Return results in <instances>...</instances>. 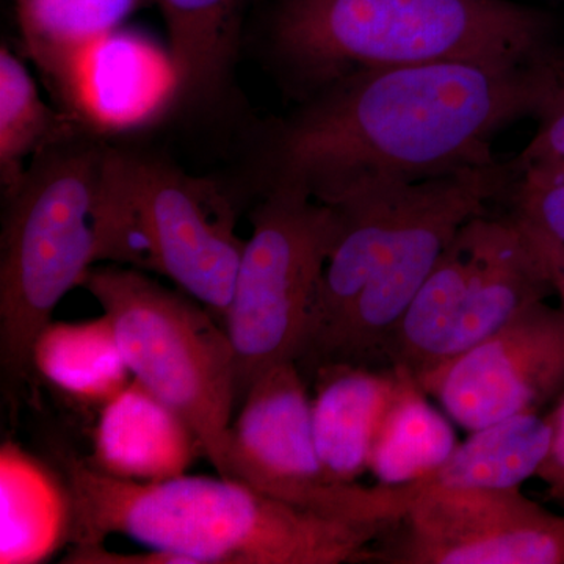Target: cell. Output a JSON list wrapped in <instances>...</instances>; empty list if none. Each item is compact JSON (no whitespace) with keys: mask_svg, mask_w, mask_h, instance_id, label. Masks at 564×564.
I'll return each mask as SVG.
<instances>
[{"mask_svg":"<svg viewBox=\"0 0 564 564\" xmlns=\"http://www.w3.org/2000/svg\"><path fill=\"white\" fill-rule=\"evenodd\" d=\"M503 204L518 220L564 247V174L518 173Z\"/></svg>","mask_w":564,"mask_h":564,"instance_id":"cell-24","label":"cell"},{"mask_svg":"<svg viewBox=\"0 0 564 564\" xmlns=\"http://www.w3.org/2000/svg\"><path fill=\"white\" fill-rule=\"evenodd\" d=\"M198 452L187 421L132 380L99 411L88 462L113 477L161 481L187 473Z\"/></svg>","mask_w":564,"mask_h":564,"instance_id":"cell-14","label":"cell"},{"mask_svg":"<svg viewBox=\"0 0 564 564\" xmlns=\"http://www.w3.org/2000/svg\"><path fill=\"white\" fill-rule=\"evenodd\" d=\"M552 55L532 65L425 63L336 82L273 126L265 185H295L333 204L496 162L494 137L543 106Z\"/></svg>","mask_w":564,"mask_h":564,"instance_id":"cell-1","label":"cell"},{"mask_svg":"<svg viewBox=\"0 0 564 564\" xmlns=\"http://www.w3.org/2000/svg\"><path fill=\"white\" fill-rule=\"evenodd\" d=\"M32 372L85 406L102 408L133 380L109 315L51 322L36 337Z\"/></svg>","mask_w":564,"mask_h":564,"instance_id":"cell-20","label":"cell"},{"mask_svg":"<svg viewBox=\"0 0 564 564\" xmlns=\"http://www.w3.org/2000/svg\"><path fill=\"white\" fill-rule=\"evenodd\" d=\"M393 369L397 383L375 433L369 473L378 484L402 486L436 473L459 443L452 419L430 403L414 375Z\"/></svg>","mask_w":564,"mask_h":564,"instance_id":"cell-21","label":"cell"},{"mask_svg":"<svg viewBox=\"0 0 564 564\" xmlns=\"http://www.w3.org/2000/svg\"><path fill=\"white\" fill-rule=\"evenodd\" d=\"M513 163L347 196L332 206L336 237L318 284L299 366H366L464 223L503 204Z\"/></svg>","mask_w":564,"mask_h":564,"instance_id":"cell-3","label":"cell"},{"mask_svg":"<svg viewBox=\"0 0 564 564\" xmlns=\"http://www.w3.org/2000/svg\"><path fill=\"white\" fill-rule=\"evenodd\" d=\"M313 429L323 466L334 480L356 484L369 473L378 423L397 383L393 367L326 364L315 370Z\"/></svg>","mask_w":564,"mask_h":564,"instance_id":"cell-15","label":"cell"},{"mask_svg":"<svg viewBox=\"0 0 564 564\" xmlns=\"http://www.w3.org/2000/svg\"><path fill=\"white\" fill-rule=\"evenodd\" d=\"M552 33L547 14L511 0H280L269 52L300 104L370 70L544 62L558 47Z\"/></svg>","mask_w":564,"mask_h":564,"instance_id":"cell-4","label":"cell"},{"mask_svg":"<svg viewBox=\"0 0 564 564\" xmlns=\"http://www.w3.org/2000/svg\"><path fill=\"white\" fill-rule=\"evenodd\" d=\"M174 102L177 76L170 52L118 29L85 52L66 113L93 133L131 131Z\"/></svg>","mask_w":564,"mask_h":564,"instance_id":"cell-12","label":"cell"},{"mask_svg":"<svg viewBox=\"0 0 564 564\" xmlns=\"http://www.w3.org/2000/svg\"><path fill=\"white\" fill-rule=\"evenodd\" d=\"M555 57H556V61L564 63V46L556 47Z\"/></svg>","mask_w":564,"mask_h":564,"instance_id":"cell-28","label":"cell"},{"mask_svg":"<svg viewBox=\"0 0 564 564\" xmlns=\"http://www.w3.org/2000/svg\"><path fill=\"white\" fill-rule=\"evenodd\" d=\"M177 76V101L207 104L231 79L245 0H158Z\"/></svg>","mask_w":564,"mask_h":564,"instance_id":"cell-19","label":"cell"},{"mask_svg":"<svg viewBox=\"0 0 564 564\" xmlns=\"http://www.w3.org/2000/svg\"><path fill=\"white\" fill-rule=\"evenodd\" d=\"M215 182L144 152L107 147L99 176L101 262L172 280L225 322L245 243Z\"/></svg>","mask_w":564,"mask_h":564,"instance_id":"cell-6","label":"cell"},{"mask_svg":"<svg viewBox=\"0 0 564 564\" xmlns=\"http://www.w3.org/2000/svg\"><path fill=\"white\" fill-rule=\"evenodd\" d=\"M223 477L323 518L392 525L421 496L423 481L362 486L334 480L313 429V400L296 361L270 367L252 383L229 430Z\"/></svg>","mask_w":564,"mask_h":564,"instance_id":"cell-9","label":"cell"},{"mask_svg":"<svg viewBox=\"0 0 564 564\" xmlns=\"http://www.w3.org/2000/svg\"><path fill=\"white\" fill-rule=\"evenodd\" d=\"M547 417L552 425L551 448L536 477L547 486L552 499L564 502V393Z\"/></svg>","mask_w":564,"mask_h":564,"instance_id":"cell-26","label":"cell"},{"mask_svg":"<svg viewBox=\"0 0 564 564\" xmlns=\"http://www.w3.org/2000/svg\"><path fill=\"white\" fill-rule=\"evenodd\" d=\"M362 562L386 564H564V516L521 488L425 486Z\"/></svg>","mask_w":564,"mask_h":564,"instance_id":"cell-10","label":"cell"},{"mask_svg":"<svg viewBox=\"0 0 564 564\" xmlns=\"http://www.w3.org/2000/svg\"><path fill=\"white\" fill-rule=\"evenodd\" d=\"M90 132L76 118L41 99L24 63L7 46L0 50V180L10 198L24 181L25 162L55 144Z\"/></svg>","mask_w":564,"mask_h":564,"instance_id":"cell-23","label":"cell"},{"mask_svg":"<svg viewBox=\"0 0 564 564\" xmlns=\"http://www.w3.org/2000/svg\"><path fill=\"white\" fill-rule=\"evenodd\" d=\"M552 425L547 415L525 413L470 432L425 486L444 488H521L549 454Z\"/></svg>","mask_w":564,"mask_h":564,"instance_id":"cell-22","label":"cell"},{"mask_svg":"<svg viewBox=\"0 0 564 564\" xmlns=\"http://www.w3.org/2000/svg\"><path fill=\"white\" fill-rule=\"evenodd\" d=\"M225 328L236 356V402L270 367L299 361L318 284L336 237V210L302 187L265 185Z\"/></svg>","mask_w":564,"mask_h":564,"instance_id":"cell-8","label":"cell"},{"mask_svg":"<svg viewBox=\"0 0 564 564\" xmlns=\"http://www.w3.org/2000/svg\"><path fill=\"white\" fill-rule=\"evenodd\" d=\"M415 380L469 433L513 415L541 413L564 393V311L533 304Z\"/></svg>","mask_w":564,"mask_h":564,"instance_id":"cell-11","label":"cell"},{"mask_svg":"<svg viewBox=\"0 0 564 564\" xmlns=\"http://www.w3.org/2000/svg\"><path fill=\"white\" fill-rule=\"evenodd\" d=\"M151 0H17L25 52L68 111L82 57Z\"/></svg>","mask_w":564,"mask_h":564,"instance_id":"cell-17","label":"cell"},{"mask_svg":"<svg viewBox=\"0 0 564 564\" xmlns=\"http://www.w3.org/2000/svg\"><path fill=\"white\" fill-rule=\"evenodd\" d=\"M554 82L534 120L536 133L513 163L516 173L564 174V63L552 58Z\"/></svg>","mask_w":564,"mask_h":564,"instance_id":"cell-25","label":"cell"},{"mask_svg":"<svg viewBox=\"0 0 564 564\" xmlns=\"http://www.w3.org/2000/svg\"><path fill=\"white\" fill-rule=\"evenodd\" d=\"M84 132L33 158L7 198L0 258V362L31 377L36 337L66 293L101 262L99 176L107 144Z\"/></svg>","mask_w":564,"mask_h":564,"instance_id":"cell-5","label":"cell"},{"mask_svg":"<svg viewBox=\"0 0 564 564\" xmlns=\"http://www.w3.org/2000/svg\"><path fill=\"white\" fill-rule=\"evenodd\" d=\"M69 486L52 467L14 443L0 447V564L46 562L70 544Z\"/></svg>","mask_w":564,"mask_h":564,"instance_id":"cell-16","label":"cell"},{"mask_svg":"<svg viewBox=\"0 0 564 564\" xmlns=\"http://www.w3.org/2000/svg\"><path fill=\"white\" fill-rule=\"evenodd\" d=\"M469 269L470 245L464 223L389 329L380 350L389 366L402 367L419 378L447 359L466 300Z\"/></svg>","mask_w":564,"mask_h":564,"instance_id":"cell-18","label":"cell"},{"mask_svg":"<svg viewBox=\"0 0 564 564\" xmlns=\"http://www.w3.org/2000/svg\"><path fill=\"white\" fill-rule=\"evenodd\" d=\"M55 456L73 496L70 545H102L91 564L362 562L389 527L323 518L221 475L133 481Z\"/></svg>","mask_w":564,"mask_h":564,"instance_id":"cell-2","label":"cell"},{"mask_svg":"<svg viewBox=\"0 0 564 564\" xmlns=\"http://www.w3.org/2000/svg\"><path fill=\"white\" fill-rule=\"evenodd\" d=\"M466 231L469 281L447 359L481 343L527 307L554 295L543 261L513 214L485 212L466 223Z\"/></svg>","mask_w":564,"mask_h":564,"instance_id":"cell-13","label":"cell"},{"mask_svg":"<svg viewBox=\"0 0 564 564\" xmlns=\"http://www.w3.org/2000/svg\"><path fill=\"white\" fill-rule=\"evenodd\" d=\"M518 220V218H516ZM521 223L522 228L529 234L533 247L536 248L541 261L547 273L549 281L554 288V295L558 299L560 307L564 311V247L556 243L555 240L549 239L544 234L538 232L536 229L530 228L525 223Z\"/></svg>","mask_w":564,"mask_h":564,"instance_id":"cell-27","label":"cell"},{"mask_svg":"<svg viewBox=\"0 0 564 564\" xmlns=\"http://www.w3.org/2000/svg\"><path fill=\"white\" fill-rule=\"evenodd\" d=\"M82 285L113 323L133 380L187 421L223 477L237 408L236 356L226 328L187 293L131 267L91 269Z\"/></svg>","mask_w":564,"mask_h":564,"instance_id":"cell-7","label":"cell"}]
</instances>
